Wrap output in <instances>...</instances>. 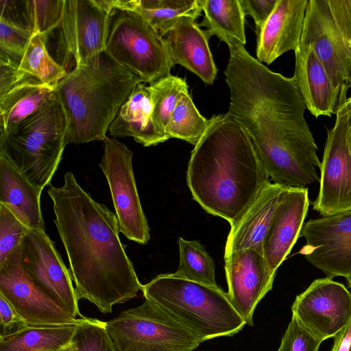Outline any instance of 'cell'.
<instances>
[{"label":"cell","instance_id":"cell-1","mask_svg":"<svg viewBox=\"0 0 351 351\" xmlns=\"http://www.w3.org/2000/svg\"><path fill=\"white\" fill-rule=\"evenodd\" d=\"M54 222L80 299L102 313L135 298L143 285L119 237L116 214L96 202L67 172L61 186L49 184Z\"/></svg>","mask_w":351,"mask_h":351},{"label":"cell","instance_id":"cell-2","mask_svg":"<svg viewBox=\"0 0 351 351\" xmlns=\"http://www.w3.org/2000/svg\"><path fill=\"white\" fill-rule=\"evenodd\" d=\"M186 182L203 209L232 226L269 177L244 130L226 113L209 119L191 152Z\"/></svg>","mask_w":351,"mask_h":351},{"label":"cell","instance_id":"cell-3","mask_svg":"<svg viewBox=\"0 0 351 351\" xmlns=\"http://www.w3.org/2000/svg\"><path fill=\"white\" fill-rule=\"evenodd\" d=\"M140 82L105 52L68 72L55 88L68 119L66 145L103 141L120 108Z\"/></svg>","mask_w":351,"mask_h":351},{"label":"cell","instance_id":"cell-4","mask_svg":"<svg viewBox=\"0 0 351 351\" xmlns=\"http://www.w3.org/2000/svg\"><path fill=\"white\" fill-rule=\"evenodd\" d=\"M141 291L145 299L171 315L202 341L232 337L246 324L228 293L219 287L165 274L143 285Z\"/></svg>","mask_w":351,"mask_h":351},{"label":"cell","instance_id":"cell-5","mask_svg":"<svg viewBox=\"0 0 351 351\" xmlns=\"http://www.w3.org/2000/svg\"><path fill=\"white\" fill-rule=\"evenodd\" d=\"M67 130L68 119L55 92L40 109L0 134V153L43 191L60 163Z\"/></svg>","mask_w":351,"mask_h":351},{"label":"cell","instance_id":"cell-6","mask_svg":"<svg viewBox=\"0 0 351 351\" xmlns=\"http://www.w3.org/2000/svg\"><path fill=\"white\" fill-rule=\"evenodd\" d=\"M300 44L313 49L332 83L341 90L340 105L351 88L350 0H308Z\"/></svg>","mask_w":351,"mask_h":351},{"label":"cell","instance_id":"cell-7","mask_svg":"<svg viewBox=\"0 0 351 351\" xmlns=\"http://www.w3.org/2000/svg\"><path fill=\"white\" fill-rule=\"evenodd\" d=\"M104 52L145 84L170 75L175 66L163 38L128 10H114Z\"/></svg>","mask_w":351,"mask_h":351},{"label":"cell","instance_id":"cell-8","mask_svg":"<svg viewBox=\"0 0 351 351\" xmlns=\"http://www.w3.org/2000/svg\"><path fill=\"white\" fill-rule=\"evenodd\" d=\"M115 351H193L203 342L154 303L123 311L106 322Z\"/></svg>","mask_w":351,"mask_h":351},{"label":"cell","instance_id":"cell-9","mask_svg":"<svg viewBox=\"0 0 351 351\" xmlns=\"http://www.w3.org/2000/svg\"><path fill=\"white\" fill-rule=\"evenodd\" d=\"M99 166L110 191L120 232L141 245L150 239L149 227L137 191L132 167L133 152L114 137L103 141Z\"/></svg>","mask_w":351,"mask_h":351},{"label":"cell","instance_id":"cell-10","mask_svg":"<svg viewBox=\"0 0 351 351\" xmlns=\"http://www.w3.org/2000/svg\"><path fill=\"white\" fill-rule=\"evenodd\" d=\"M0 293L29 326L77 325L75 318L40 289L25 273L21 245L0 265Z\"/></svg>","mask_w":351,"mask_h":351},{"label":"cell","instance_id":"cell-11","mask_svg":"<svg viewBox=\"0 0 351 351\" xmlns=\"http://www.w3.org/2000/svg\"><path fill=\"white\" fill-rule=\"evenodd\" d=\"M114 10L108 0H64L60 40L75 66L104 52Z\"/></svg>","mask_w":351,"mask_h":351},{"label":"cell","instance_id":"cell-12","mask_svg":"<svg viewBox=\"0 0 351 351\" xmlns=\"http://www.w3.org/2000/svg\"><path fill=\"white\" fill-rule=\"evenodd\" d=\"M21 250L23 267L33 282L72 316L84 317L70 271L45 230H30Z\"/></svg>","mask_w":351,"mask_h":351},{"label":"cell","instance_id":"cell-13","mask_svg":"<svg viewBox=\"0 0 351 351\" xmlns=\"http://www.w3.org/2000/svg\"><path fill=\"white\" fill-rule=\"evenodd\" d=\"M291 311L306 330L324 341L351 321V293L332 278L316 279L296 296Z\"/></svg>","mask_w":351,"mask_h":351},{"label":"cell","instance_id":"cell-14","mask_svg":"<svg viewBox=\"0 0 351 351\" xmlns=\"http://www.w3.org/2000/svg\"><path fill=\"white\" fill-rule=\"evenodd\" d=\"M300 237L306 242L298 253L327 277L351 274V210L309 219Z\"/></svg>","mask_w":351,"mask_h":351},{"label":"cell","instance_id":"cell-15","mask_svg":"<svg viewBox=\"0 0 351 351\" xmlns=\"http://www.w3.org/2000/svg\"><path fill=\"white\" fill-rule=\"evenodd\" d=\"M228 295L246 324L252 326L258 304L271 290L276 274L269 268L263 247L225 254Z\"/></svg>","mask_w":351,"mask_h":351},{"label":"cell","instance_id":"cell-16","mask_svg":"<svg viewBox=\"0 0 351 351\" xmlns=\"http://www.w3.org/2000/svg\"><path fill=\"white\" fill-rule=\"evenodd\" d=\"M319 191L313 207L322 216L351 210V153L341 123L327 130L321 162Z\"/></svg>","mask_w":351,"mask_h":351},{"label":"cell","instance_id":"cell-17","mask_svg":"<svg viewBox=\"0 0 351 351\" xmlns=\"http://www.w3.org/2000/svg\"><path fill=\"white\" fill-rule=\"evenodd\" d=\"M19 62L0 51V126L4 134L40 109L55 88L19 69Z\"/></svg>","mask_w":351,"mask_h":351},{"label":"cell","instance_id":"cell-18","mask_svg":"<svg viewBox=\"0 0 351 351\" xmlns=\"http://www.w3.org/2000/svg\"><path fill=\"white\" fill-rule=\"evenodd\" d=\"M308 206V189H285L263 243L265 259L274 274L300 237Z\"/></svg>","mask_w":351,"mask_h":351},{"label":"cell","instance_id":"cell-19","mask_svg":"<svg viewBox=\"0 0 351 351\" xmlns=\"http://www.w3.org/2000/svg\"><path fill=\"white\" fill-rule=\"evenodd\" d=\"M162 38L175 65L184 67L206 84H213L217 68L208 45L210 36L200 29L195 18L182 16Z\"/></svg>","mask_w":351,"mask_h":351},{"label":"cell","instance_id":"cell-20","mask_svg":"<svg viewBox=\"0 0 351 351\" xmlns=\"http://www.w3.org/2000/svg\"><path fill=\"white\" fill-rule=\"evenodd\" d=\"M308 0H278L256 43L260 62L271 64L278 58L299 47Z\"/></svg>","mask_w":351,"mask_h":351},{"label":"cell","instance_id":"cell-21","mask_svg":"<svg viewBox=\"0 0 351 351\" xmlns=\"http://www.w3.org/2000/svg\"><path fill=\"white\" fill-rule=\"evenodd\" d=\"M295 52L293 77L306 109L316 118L331 117L340 102L341 90L335 86L313 49L300 44Z\"/></svg>","mask_w":351,"mask_h":351},{"label":"cell","instance_id":"cell-22","mask_svg":"<svg viewBox=\"0 0 351 351\" xmlns=\"http://www.w3.org/2000/svg\"><path fill=\"white\" fill-rule=\"evenodd\" d=\"M286 188L265 184L228 236L225 254L262 246L277 206Z\"/></svg>","mask_w":351,"mask_h":351},{"label":"cell","instance_id":"cell-23","mask_svg":"<svg viewBox=\"0 0 351 351\" xmlns=\"http://www.w3.org/2000/svg\"><path fill=\"white\" fill-rule=\"evenodd\" d=\"M41 192L0 153V204L30 230H45L40 208Z\"/></svg>","mask_w":351,"mask_h":351},{"label":"cell","instance_id":"cell-24","mask_svg":"<svg viewBox=\"0 0 351 351\" xmlns=\"http://www.w3.org/2000/svg\"><path fill=\"white\" fill-rule=\"evenodd\" d=\"M152 102L148 86L138 83L118 111L108 129L113 137H132L149 147L165 142L156 132L152 119Z\"/></svg>","mask_w":351,"mask_h":351},{"label":"cell","instance_id":"cell-25","mask_svg":"<svg viewBox=\"0 0 351 351\" xmlns=\"http://www.w3.org/2000/svg\"><path fill=\"white\" fill-rule=\"evenodd\" d=\"M113 10L136 12L162 37L184 16L196 19L202 12L199 0H108Z\"/></svg>","mask_w":351,"mask_h":351},{"label":"cell","instance_id":"cell-26","mask_svg":"<svg viewBox=\"0 0 351 351\" xmlns=\"http://www.w3.org/2000/svg\"><path fill=\"white\" fill-rule=\"evenodd\" d=\"M204 19L198 25L207 28L211 36H216L228 44L235 40L245 45V15L239 0H199Z\"/></svg>","mask_w":351,"mask_h":351},{"label":"cell","instance_id":"cell-27","mask_svg":"<svg viewBox=\"0 0 351 351\" xmlns=\"http://www.w3.org/2000/svg\"><path fill=\"white\" fill-rule=\"evenodd\" d=\"M75 327L28 326L0 336V351H57L70 344Z\"/></svg>","mask_w":351,"mask_h":351},{"label":"cell","instance_id":"cell-28","mask_svg":"<svg viewBox=\"0 0 351 351\" xmlns=\"http://www.w3.org/2000/svg\"><path fill=\"white\" fill-rule=\"evenodd\" d=\"M209 119L199 113L186 88L179 95L166 129V135L168 139H181L195 147L206 131Z\"/></svg>","mask_w":351,"mask_h":351},{"label":"cell","instance_id":"cell-29","mask_svg":"<svg viewBox=\"0 0 351 351\" xmlns=\"http://www.w3.org/2000/svg\"><path fill=\"white\" fill-rule=\"evenodd\" d=\"M47 38V36L43 34L32 35L19 67L43 84L56 88L68 72L48 53L46 47Z\"/></svg>","mask_w":351,"mask_h":351},{"label":"cell","instance_id":"cell-30","mask_svg":"<svg viewBox=\"0 0 351 351\" xmlns=\"http://www.w3.org/2000/svg\"><path fill=\"white\" fill-rule=\"evenodd\" d=\"M180 263L173 276L217 288L215 265L205 247L197 241L178 239Z\"/></svg>","mask_w":351,"mask_h":351},{"label":"cell","instance_id":"cell-31","mask_svg":"<svg viewBox=\"0 0 351 351\" xmlns=\"http://www.w3.org/2000/svg\"><path fill=\"white\" fill-rule=\"evenodd\" d=\"M189 88L186 78L168 75L148 86L152 102V119L156 132L168 140L166 129L178 100L180 93Z\"/></svg>","mask_w":351,"mask_h":351},{"label":"cell","instance_id":"cell-32","mask_svg":"<svg viewBox=\"0 0 351 351\" xmlns=\"http://www.w3.org/2000/svg\"><path fill=\"white\" fill-rule=\"evenodd\" d=\"M23 17L33 34H49L59 27L63 15L64 0L22 1Z\"/></svg>","mask_w":351,"mask_h":351},{"label":"cell","instance_id":"cell-33","mask_svg":"<svg viewBox=\"0 0 351 351\" xmlns=\"http://www.w3.org/2000/svg\"><path fill=\"white\" fill-rule=\"evenodd\" d=\"M70 346L72 351H115L106 322L86 317L76 325Z\"/></svg>","mask_w":351,"mask_h":351},{"label":"cell","instance_id":"cell-34","mask_svg":"<svg viewBox=\"0 0 351 351\" xmlns=\"http://www.w3.org/2000/svg\"><path fill=\"white\" fill-rule=\"evenodd\" d=\"M29 230L5 206L0 204V265L21 245Z\"/></svg>","mask_w":351,"mask_h":351},{"label":"cell","instance_id":"cell-35","mask_svg":"<svg viewBox=\"0 0 351 351\" xmlns=\"http://www.w3.org/2000/svg\"><path fill=\"white\" fill-rule=\"evenodd\" d=\"M33 33L8 19L0 17V51L19 62Z\"/></svg>","mask_w":351,"mask_h":351},{"label":"cell","instance_id":"cell-36","mask_svg":"<svg viewBox=\"0 0 351 351\" xmlns=\"http://www.w3.org/2000/svg\"><path fill=\"white\" fill-rule=\"evenodd\" d=\"M322 343L292 317L277 351H318Z\"/></svg>","mask_w":351,"mask_h":351},{"label":"cell","instance_id":"cell-37","mask_svg":"<svg viewBox=\"0 0 351 351\" xmlns=\"http://www.w3.org/2000/svg\"><path fill=\"white\" fill-rule=\"evenodd\" d=\"M239 1L244 15H250L254 21L257 43L278 0H239Z\"/></svg>","mask_w":351,"mask_h":351},{"label":"cell","instance_id":"cell-38","mask_svg":"<svg viewBox=\"0 0 351 351\" xmlns=\"http://www.w3.org/2000/svg\"><path fill=\"white\" fill-rule=\"evenodd\" d=\"M28 326L12 304L0 293V336L8 335Z\"/></svg>","mask_w":351,"mask_h":351},{"label":"cell","instance_id":"cell-39","mask_svg":"<svg viewBox=\"0 0 351 351\" xmlns=\"http://www.w3.org/2000/svg\"><path fill=\"white\" fill-rule=\"evenodd\" d=\"M335 114L336 119L341 123L347 145L351 153V96L339 105Z\"/></svg>","mask_w":351,"mask_h":351},{"label":"cell","instance_id":"cell-40","mask_svg":"<svg viewBox=\"0 0 351 351\" xmlns=\"http://www.w3.org/2000/svg\"><path fill=\"white\" fill-rule=\"evenodd\" d=\"M335 338L331 351H347L351 339V321Z\"/></svg>","mask_w":351,"mask_h":351},{"label":"cell","instance_id":"cell-41","mask_svg":"<svg viewBox=\"0 0 351 351\" xmlns=\"http://www.w3.org/2000/svg\"><path fill=\"white\" fill-rule=\"evenodd\" d=\"M57 351H72V349H71V348L70 346V344H69V346H66V347H64V348H62L60 350H58Z\"/></svg>","mask_w":351,"mask_h":351},{"label":"cell","instance_id":"cell-42","mask_svg":"<svg viewBox=\"0 0 351 351\" xmlns=\"http://www.w3.org/2000/svg\"><path fill=\"white\" fill-rule=\"evenodd\" d=\"M346 280H347V282H348V285L349 286V287L351 289V274L350 276H348L347 278H346Z\"/></svg>","mask_w":351,"mask_h":351},{"label":"cell","instance_id":"cell-43","mask_svg":"<svg viewBox=\"0 0 351 351\" xmlns=\"http://www.w3.org/2000/svg\"><path fill=\"white\" fill-rule=\"evenodd\" d=\"M347 351H351V339Z\"/></svg>","mask_w":351,"mask_h":351},{"label":"cell","instance_id":"cell-44","mask_svg":"<svg viewBox=\"0 0 351 351\" xmlns=\"http://www.w3.org/2000/svg\"><path fill=\"white\" fill-rule=\"evenodd\" d=\"M350 4H351V0H350Z\"/></svg>","mask_w":351,"mask_h":351},{"label":"cell","instance_id":"cell-45","mask_svg":"<svg viewBox=\"0 0 351 351\" xmlns=\"http://www.w3.org/2000/svg\"><path fill=\"white\" fill-rule=\"evenodd\" d=\"M194 350H193V351H194Z\"/></svg>","mask_w":351,"mask_h":351}]
</instances>
